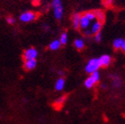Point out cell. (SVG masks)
Masks as SVG:
<instances>
[{
    "label": "cell",
    "instance_id": "21",
    "mask_svg": "<svg viewBox=\"0 0 125 124\" xmlns=\"http://www.w3.org/2000/svg\"><path fill=\"white\" fill-rule=\"evenodd\" d=\"M95 40L96 41V42H101L102 40V33L101 31H99V32H97L96 34H95Z\"/></svg>",
    "mask_w": 125,
    "mask_h": 124
},
{
    "label": "cell",
    "instance_id": "15",
    "mask_svg": "<svg viewBox=\"0 0 125 124\" xmlns=\"http://www.w3.org/2000/svg\"><path fill=\"white\" fill-rule=\"evenodd\" d=\"M95 83H96L92 80V78L90 77V76L87 78V79L85 80V82H84V85H85L86 88H88V89H91V88L95 85Z\"/></svg>",
    "mask_w": 125,
    "mask_h": 124
},
{
    "label": "cell",
    "instance_id": "22",
    "mask_svg": "<svg viewBox=\"0 0 125 124\" xmlns=\"http://www.w3.org/2000/svg\"><path fill=\"white\" fill-rule=\"evenodd\" d=\"M121 49L123 51V52H125V39L123 40V44H122V46H121Z\"/></svg>",
    "mask_w": 125,
    "mask_h": 124
},
{
    "label": "cell",
    "instance_id": "19",
    "mask_svg": "<svg viewBox=\"0 0 125 124\" xmlns=\"http://www.w3.org/2000/svg\"><path fill=\"white\" fill-rule=\"evenodd\" d=\"M84 15H85V17L88 18L90 21H93V20L96 19V16L94 14V11H88V12H86Z\"/></svg>",
    "mask_w": 125,
    "mask_h": 124
},
{
    "label": "cell",
    "instance_id": "3",
    "mask_svg": "<svg viewBox=\"0 0 125 124\" xmlns=\"http://www.w3.org/2000/svg\"><path fill=\"white\" fill-rule=\"evenodd\" d=\"M37 18V15L36 12L31 11V10H28V11H24L20 15L19 20L23 23H30V22H32L34 20H36Z\"/></svg>",
    "mask_w": 125,
    "mask_h": 124
},
{
    "label": "cell",
    "instance_id": "13",
    "mask_svg": "<svg viewBox=\"0 0 125 124\" xmlns=\"http://www.w3.org/2000/svg\"><path fill=\"white\" fill-rule=\"evenodd\" d=\"M94 14L96 16V19L97 20V21L101 22V23H103V22L104 21V19H105V15H104V12L101 11V10H95Z\"/></svg>",
    "mask_w": 125,
    "mask_h": 124
},
{
    "label": "cell",
    "instance_id": "5",
    "mask_svg": "<svg viewBox=\"0 0 125 124\" xmlns=\"http://www.w3.org/2000/svg\"><path fill=\"white\" fill-rule=\"evenodd\" d=\"M37 66V60L36 59H29V60H24L23 67L26 70H32L36 68Z\"/></svg>",
    "mask_w": 125,
    "mask_h": 124
},
{
    "label": "cell",
    "instance_id": "2",
    "mask_svg": "<svg viewBox=\"0 0 125 124\" xmlns=\"http://www.w3.org/2000/svg\"><path fill=\"white\" fill-rule=\"evenodd\" d=\"M101 68L99 59L98 58H92L88 62L87 65L85 66V70L87 73L91 74L94 71H97V70Z\"/></svg>",
    "mask_w": 125,
    "mask_h": 124
},
{
    "label": "cell",
    "instance_id": "18",
    "mask_svg": "<svg viewBox=\"0 0 125 124\" xmlns=\"http://www.w3.org/2000/svg\"><path fill=\"white\" fill-rule=\"evenodd\" d=\"M90 77H91L92 80H93V81L96 83L100 80V75L97 71H94L90 74Z\"/></svg>",
    "mask_w": 125,
    "mask_h": 124
},
{
    "label": "cell",
    "instance_id": "8",
    "mask_svg": "<svg viewBox=\"0 0 125 124\" xmlns=\"http://www.w3.org/2000/svg\"><path fill=\"white\" fill-rule=\"evenodd\" d=\"M102 23H101V22H99V21H96L93 24H92V27H91V29H90V31H91V33L93 34V35H95V34H96L97 32L101 31Z\"/></svg>",
    "mask_w": 125,
    "mask_h": 124
},
{
    "label": "cell",
    "instance_id": "9",
    "mask_svg": "<svg viewBox=\"0 0 125 124\" xmlns=\"http://www.w3.org/2000/svg\"><path fill=\"white\" fill-rule=\"evenodd\" d=\"M80 18L81 16L80 14H75L74 16L72 17V24L74 29L77 30L79 28V23H80Z\"/></svg>",
    "mask_w": 125,
    "mask_h": 124
},
{
    "label": "cell",
    "instance_id": "20",
    "mask_svg": "<svg viewBox=\"0 0 125 124\" xmlns=\"http://www.w3.org/2000/svg\"><path fill=\"white\" fill-rule=\"evenodd\" d=\"M6 21H7V23H9V24H14V23H16L15 18H14L13 17H10V16H9L8 18H6Z\"/></svg>",
    "mask_w": 125,
    "mask_h": 124
},
{
    "label": "cell",
    "instance_id": "14",
    "mask_svg": "<svg viewBox=\"0 0 125 124\" xmlns=\"http://www.w3.org/2000/svg\"><path fill=\"white\" fill-rule=\"evenodd\" d=\"M74 46L77 50H82L84 48V41L81 38H77L74 41Z\"/></svg>",
    "mask_w": 125,
    "mask_h": 124
},
{
    "label": "cell",
    "instance_id": "4",
    "mask_svg": "<svg viewBox=\"0 0 125 124\" xmlns=\"http://www.w3.org/2000/svg\"><path fill=\"white\" fill-rule=\"evenodd\" d=\"M38 52L35 48H30L28 50H26L23 52V57L24 60H29V59H36L37 58Z\"/></svg>",
    "mask_w": 125,
    "mask_h": 124
},
{
    "label": "cell",
    "instance_id": "17",
    "mask_svg": "<svg viewBox=\"0 0 125 124\" xmlns=\"http://www.w3.org/2000/svg\"><path fill=\"white\" fill-rule=\"evenodd\" d=\"M123 39L122 38H116L114 40L113 42V46L115 49H121V46L123 44Z\"/></svg>",
    "mask_w": 125,
    "mask_h": 124
},
{
    "label": "cell",
    "instance_id": "10",
    "mask_svg": "<svg viewBox=\"0 0 125 124\" xmlns=\"http://www.w3.org/2000/svg\"><path fill=\"white\" fill-rule=\"evenodd\" d=\"M65 84V80L63 78H59L57 79V81L56 82V84H55V89L56 90H62L63 88H64Z\"/></svg>",
    "mask_w": 125,
    "mask_h": 124
},
{
    "label": "cell",
    "instance_id": "12",
    "mask_svg": "<svg viewBox=\"0 0 125 124\" xmlns=\"http://www.w3.org/2000/svg\"><path fill=\"white\" fill-rule=\"evenodd\" d=\"M65 99H66V96H65V95H62V96L59 97L58 99H57V100L54 102V103H53V106H54L56 109H59V108H60V107L63 104V103H64V101H65Z\"/></svg>",
    "mask_w": 125,
    "mask_h": 124
},
{
    "label": "cell",
    "instance_id": "6",
    "mask_svg": "<svg viewBox=\"0 0 125 124\" xmlns=\"http://www.w3.org/2000/svg\"><path fill=\"white\" fill-rule=\"evenodd\" d=\"M99 62L101 64V67H107L109 65L110 62H111V58L109 55H103L99 57Z\"/></svg>",
    "mask_w": 125,
    "mask_h": 124
},
{
    "label": "cell",
    "instance_id": "7",
    "mask_svg": "<svg viewBox=\"0 0 125 124\" xmlns=\"http://www.w3.org/2000/svg\"><path fill=\"white\" fill-rule=\"evenodd\" d=\"M90 21L88 19V18H86L85 15L81 16V18H80V23H79V27L82 28L83 30L88 29V27L90 26Z\"/></svg>",
    "mask_w": 125,
    "mask_h": 124
},
{
    "label": "cell",
    "instance_id": "1",
    "mask_svg": "<svg viewBox=\"0 0 125 124\" xmlns=\"http://www.w3.org/2000/svg\"><path fill=\"white\" fill-rule=\"evenodd\" d=\"M52 7L55 18L57 20L62 19V14H63V7H62V1L61 0H53Z\"/></svg>",
    "mask_w": 125,
    "mask_h": 124
},
{
    "label": "cell",
    "instance_id": "16",
    "mask_svg": "<svg viewBox=\"0 0 125 124\" xmlns=\"http://www.w3.org/2000/svg\"><path fill=\"white\" fill-rule=\"evenodd\" d=\"M59 41H60L61 45H65V44H66L67 42H68V35H67L66 32L62 33V35H61Z\"/></svg>",
    "mask_w": 125,
    "mask_h": 124
},
{
    "label": "cell",
    "instance_id": "11",
    "mask_svg": "<svg viewBox=\"0 0 125 124\" xmlns=\"http://www.w3.org/2000/svg\"><path fill=\"white\" fill-rule=\"evenodd\" d=\"M60 46H61L60 41L57 40V39H55V40H53L52 42L50 43L49 48L51 51H57V50H58V49L60 48Z\"/></svg>",
    "mask_w": 125,
    "mask_h": 124
}]
</instances>
